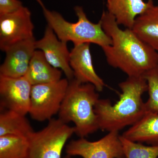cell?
<instances>
[{
  "mask_svg": "<svg viewBox=\"0 0 158 158\" xmlns=\"http://www.w3.org/2000/svg\"><path fill=\"white\" fill-rule=\"evenodd\" d=\"M36 1L41 6L48 25L61 41L65 43L71 41L74 46L93 43L102 48L112 44V40L104 31L100 21L97 23L91 22L81 6H75L74 9L77 21L70 23L59 12L48 9L42 0Z\"/></svg>",
  "mask_w": 158,
  "mask_h": 158,
  "instance_id": "4",
  "label": "cell"
},
{
  "mask_svg": "<svg viewBox=\"0 0 158 158\" xmlns=\"http://www.w3.org/2000/svg\"><path fill=\"white\" fill-rule=\"evenodd\" d=\"M62 75V71L48 62L42 51L36 50L25 77L34 85L57 81L61 80Z\"/></svg>",
  "mask_w": 158,
  "mask_h": 158,
  "instance_id": "16",
  "label": "cell"
},
{
  "mask_svg": "<svg viewBox=\"0 0 158 158\" xmlns=\"http://www.w3.org/2000/svg\"><path fill=\"white\" fill-rule=\"evenodd\" d=\"M99 21L112 40L111 45L102 48L110 66L133 77L143 76L158 65V52L142 41L132 29L122 30L107 11H103Z\"/></svg>",
  "mask_w": 158,
  "mask_h": 158,
  "instance_id": "1",
  "label": "cell"
},
{
  "mask_svg": "<svg viewBox=\"0 0 158 158\" xmlns=\"http://www.w3.org/2000/svg\"><path fill=\"white\" fill-rule=\"evenodd\" d=\"M74 134V127L59 118H52L45 127L28 138V158H61L64 146Z\"/></svg>",
  "mask_w": 158,
  "mask_h": 158,
  "instance_id": "5",
  "label": "cell"
},
{
  "mask_svg": "<svg viewBox=\"0 0 158 158\" xmlns=\"http://www.w3.org/2000/svg\"><path fill=\"white\" fill-rule=\"evenodd\" d=\"M32 87L25 76L13 78L0 75L1 106L26 116L30 111Z\"/></svg>",
  "mask_w": 158,
  "mask_h": 158,
  "instance_id": "9",
  "label": "cell"
},
{
  "mask_svg": "<svg viewBox=\"0 0 158 158\" xmlns=\"http://www.w3.org/2000/svg\"><path fill=\"white\" fill-rule=\"evenodd\" d=\"M107 11L118 25L132 29L136 19L153 4V0H106Z\"/></svg>",
  "mask_w": 158,
  "mask_h": 158,
  "instance_id": "13",
  "label": "cell"
},
{
  "mask_svg": "<svg viewBox=\"0 0 158 158\" xmlns=\"http://www.w3.org/2000/svg\"><path fill=\"white\" fill-rule=\"evenodd\" d=\"M144 77L148 85V98L145 102L147 112L158 114V65L147 71Z\"/></svg>",
  "mask_w": 158,
  "mask_h": 158,
  "instance_id": "20",
  "label": "cell"
},
{
  "mask_svg": "<svg viewBox=\"0 0 158 158\" xmlns=\"http://www.w3.org/2000/svg\"><path fill=\"white\" fill-rule=\"evenodd\" d=\"M50 26L48 25L41 39L35 42L36 49L42 51L46 59L52 66L62 70L69 81L74 78L69 64L70 53L67 43L61 41Z\"/></svg>",
  "mask_w": 158,
  "mask_h": 158,
  "instance_id": "10",
  "label": "cell"
},
{
  "mask_svg": "<svg viewBox=\"0 0 158 158\" xmlns=\"http://www.w3.org/2000/svg\"><path fill=\"white\" fill-rule=\"evenodd\" d=\"M29 141L21 136H0V158H28Z\"/></svg>",
  "mask_w": 158,
  "mask_h": 158,
  "instance_id": "18",
  "label": "cell"
},
{
  "mask_svg": "<svg viewBox=\"0 0 158 158\" xmlns=\"http://www.w3.org/2000/svg\"><path fill=\"white\" fill-rule=\"evenodd\" d=\"M118 85L121 93L115 104L109 100L99 99L94 107L99 129L108 132H118L131 126L147 112L142 99L148 90L144 77H128Z\"/></svg>",
  "mask_w": 158,
  "mask_h": 158,
  "instance_id": "2",
  "label": "cell"
},
{
  "mask_svg": "<svg viewBox=\"0 0 158 158\" xmlns=\"http://www.w3.org/2000/svg\"><path fill=\"white\" fill-rule=\"evenodd\" d=\"M90 44L85 43L74 46L70 53L69 64L73 70L74 79L81 83L92 84L100 92L106 84L94 69Z\"/></svg>",
  "mask_w": 158,
  "mask_h": 158,
  "instance_id": "12",
  "label": "cell"
},
{
  "mask_svg": "<svg viewBox=\"0 0 158 158\" xmlns=\"http://www.w3.org/2000/svg\"><path fill=\"white\" fill-rule=\"evenodd\" d=\"M35 38L11 45L5 51L6 58L0 66V75L10 77L25 76L35 51Z\"/></svg>",
  "mask_w": 158,
  "mask_h": 158,
  "instance_id": "11",
  "label": "cell"
},
{
  "mask_svg": "<svg viewBox=\"0 0 158 158\" xmlns=\"http://www.w3.org/2000/svg\"><path fill=\"white\" fill-rule=\"evenodd\" d=\"M63 158H72V156H71L68 155H67L66 156H65V157H64Z\"/></svg>",
  "mask_w": 158,
  "mask_h": 158,
  "instance_id": "22",
  "label": "cell"
},
{
  "mask_svg": "<svg viewBox=\"0 0 158 158\" xmlns=\"http://www.w3.org/2000/svg\"><path fill=\"white\" fill-rule=\"evenodd\" d=\"M31 13L23 6L18 11L0 15V49L5 52L13 44L34 38Z\"/></svg>",
  "mask_w": 158,
  "mask_h": 158,
  "instance_id": "8",
  "label": "cell"
},
{
  "mask_svg": "<svg viewBox=\"0 0 158 158\" xmlns=\"http://www.w3.org/2000/svg\"><path fill=\"white\" fill-rule=\"evenodd\" d=\"M122 136L131 141L158 145V114L147 112Z\"/></svg>",
  "mask_w": 158,
  "mask_h": 158,
  "instance_id": "15",
  "label": "cell"
},
{
  "mask_svg": "<svg viewBox=\"0 0 158 158\" xmlns=\"http://www.w3.org/2000/svg\"><path fill=\"white\" fill-rule=\"evenodd\" d=\"M69 81L32 85L29 114L34 120L43 122L52 119L59 113L66 94Z\"/></svg>",
  "mask_w": 158,
  "mask_h": 158,
  "instance_id": "6",
  "label": "cell"
},
{
  "mask_svg": "<svg viewBox=\"0 0 158 158\" xmlns=\"http://www.w3.org/2000/svg\"><path fill=\"white\" fill-rule=\"evenodd\" d=\"M120 136L118 132H110L96 141L80 138L70 141L65 151L68 155L83 158H124Z\"/></svg>",
  "mask_w": 158,
  "mask_h": 158,
  "instance_id": "7",
  "label": "cell"
},
{
  "mask_svg": "<svg viewBox=\"0 0 158 158\" xmlns=\"http://www.w3.org/2000/svg\"><path fill=\"white\" fill-rule=\"evenodd\" d=\"M124 158H158V145L146 146L120 135Z\"/></svg>",
  "mask_w": 158,
  "mask_h": 158,
  "instance_id": "19",
  "label": "cell"
},
{
  "mask_svg": "<svg viewBox=\"0 0 158 158\" xmlns=\"http://www.w3.org/2000/svg\"><path fill=\"white\" fill-rule=\"evenodd\" d=\"M131 29L142 41L158 52V5L153 3L138 16Z\"/></svg>",
  "mask_w": 158,
  "mask_h": 158,
  "instance_id": "14",
  "label": "cell"
},
{
  "mask_svg": "<svg viewBox=\"0 0 158 158\" xmlns=\"http://www.w3.org/2000/svg\"><path fill=\"white\" fill-rule=\"evenodd\" d=\"M23 6L19 0H0V15L13 13Z\"/></svg>",
  "mask_w": 158,
  "mask_h": 158,
  "instance_id": "21",
  "label": "cell"
},
{
  "mask_svg": "<svg viewBox=\"0 0 158 158\" xmlns=\"http://www.w3.org/2000/svg\"><path fill=\"white\" fill-rule=\"evenodd\" d=\"M92 84L82 83L75 79L69 81L66 94L59 113L65 123L72 122L75 134L85 138L99 129L94 107L99 94Z\"/></svg>",
  "mask_w": 158,
  "mask_h": 158,
  "instance_id": "3",
  "label": "cell"
},
{
  "mask_svg": "<svg viewBox=\"0 0 158 158\" xmlns=\"http://www.w3.org/2000/svg\"><path fill=\"white\" fill-rule=\"evenodd\" d=\"M34 131L25 115L6 110L0 114V136L15 135L28 138Z\"/></svg>",
  "mask_w": 158,
  "mask_h": 158,
  "instance_id": "17",
  "label": "cell"
}]
</instances>
